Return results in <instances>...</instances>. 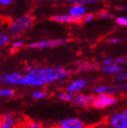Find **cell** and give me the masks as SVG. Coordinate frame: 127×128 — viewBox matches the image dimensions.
<instances>
[{
  "mask_svg": "<svg viewBox=\"0 0 127 128\" xmlns=\"http://www.w3.org/2000/svg\"><path fill=\"white\" fill-rule=\"evenodd\" d=\"M69 72L61 67H33L26 71L19 82L23 86H44L53 82L66 78Z\"/></svg>",
  "mask_w": 127,
  "mask_h": 128,
  "instance_id": "obj_1",
  "label": "cell"
},
{
  "mask_svg": "<svg viewBox=\"0 0 127 128\" xmlns=\"http://www.w3.org/2000/svg\"><path fill=\"white\" fill-rule=\"evenodd\" d=\"M34 23V18L30 15H24L14 20L11 25L9 26L10 34L14 36L23 34L24 32L27 31L32 26Z\"/></svg>",
  "mask_w": 127,
  "mask_h": 128,
  "instance_id": "obj_2",
  "label": "cell"
},
{
  "mask_svg": "<svg viewBox=\"0 0 127 128\" xmlns=\"http://www.w3.org/2000/svg\"><path fill=\"white\" fill-rule=\"evenodd\" d=\"M107 124L110 128H127V108L112 114L107 119Z\"/></svg>",
  "mask_w": 127,
  "mask_h": 128,
  "instance_id": "obj_3",
  "label": "cell"
},
{
  "mask_svg": "<svg viewBox=\"0 0 127 128\" xmlns=\"http://www.w3.org/2000/svg\"><path fill=\"white\" fill-rule=\"evenodd\" d=\"M68 42L67 39L59 38V39H51V40H42L38 42H34L28 46L32 49H43V48H51V47H57L66 44Z\"/></svg>",
  "mask_w": 127,
  "mask_h": 128,
  "instance_id": "obj_4",
  "label": "cell"
},
{
  "mask_svg": "<svg viewBox=\"0 0 127 128\" xmlns=\"http://www.w3.org/2000/svg\"><path fill=\"white\" fill-rule=\"evenodd\" d=\"M117 103V99L111 94H97L94 97L93 106L96 109H104L105 107L114 106Z\"/></svg>",
  "mask_w": 127,
  "mask_h": 128,
  "instance_id": "obj_5",
  "label": "cell"
},
{
  "mask_svg": "<svg viewBox=\"0 0 127 128\" xmlns=\"http://www.w3.org/2000/svg\"><path fill=\"white\" fill-rule=\"evenodd\" d=\"M94 97L89 94H76L74 96L73 103L74 106L79 107H92L94 104Z\"/></svg>",
  "mask_w": 127,
  "mask_h": 128,
  "instance_id": "obj_6",
  "label": "cell"
},
{
  "mask_svg": "<svg viewBox=\"0 0 127 128\" xmlns=\"http://www.w3.org/2000/svg\"><path fill=\"white\" fill-rule=\"evenodd\" d=\"M22 77L23 74L18 72L8 73L0 76V83L5 84H11V86H19V82Z\"/></svg>",
  "mask_w": 127,
  "mask_h": 128,
  "instance_id": "obj_7",
  "label": "cell"
},
{
  "mask_svg": "<svg viewBox=\"0 0 127 128\" xmlns=\"http://www.w3.org/2000/svg\"><path fill=\"white\" fill-rule=\"evenodd\" d=\"M60 128H86V124L83 121L76 117L64 118L59 124Z\"/></svg>",
  "mask_w": 127,
  "mask_h": 128,
  "instance_id": "obj_8",
  "label": "cell"
},
{
  "mask_svg": "<svg viewBox=\"0 0 127 128\" xmlns=\"http://www.w3.org/2000/svg\"><path fill=\"white\" fill-rule=\"evenodd\" d=\"M87 84L86 79H76L74 81L71 82L67 86V92H70L72 94L77 93V92L83 90Z\"/></svg>",
  "mask_w": 127,
  "mask_h": 128,
  "instance_id": "obj_9",
  "label": "cell"
},
{
  "mask_svg": "<svg viewBox=\"0 0 127 128\" xmlns=\"http://www.w3.org/2000/svg\"><path fill=\"white\" fill-rule=\"evenodd\" d=\"M94 93L96 94H111L114 96L118 93L116 86H98L94 88Z\"/></svg>",
  "mask_w": 127,
  "mask_h": 128,
  "instance_id": "obj_10",
  "label": "cell"
},
{
  "mask_svg": "<svg viewBox=\"0 0 127 128\" xmlns=\"http://www.w3.org/2000/svg\"><path fill=\"white\" fill-rule=\"evenodd\" d=\"M16 126V121L14 116L6 114L4 116H0V128H15Z\"/></svg>",
  "mask_w": 127,
  "mask_h": 128,
  "instance_id": "obj_11",
  "label": "cell"
},
{
  "mask_svg": "<svg viewBox=\"0 0 127 128\" xmlns=\"http://www.w3.org/2000/svg\"><path fill=\"white\" fill-rule=\"evenodd\" d=\"M86 9L84 8V6H77L74 5L71 6V8L69 9V15L72 16L73 17L78 19L79 21H81V19L86 16Z\"/></svg>",
  "mask_w": 127,
  "mask_h": 128,
  "instance_id": "obj_12",
  "label": "cell"
},
{
  "mask_svg": "<svg viewBox=\"0 0 127 128\" xmlns=\"http://www.w3.org/2000/svg\"><path fill=\"white\" fill-rule=\"evenodd\" d=\"M53 21L62 24H71V23H79L78 19H76L69 14H64V15H57L53 17Z\"/></svg>",
  "mask_w": 127,
  "mask_h": 128,
  "instance_id": "obj_13",
  "label": "cell"
},
{
  "mask_svg": "<svg viewBox=\"0 0 127 128\" xmlns=\"http://www.w3.org/2000/svg\"><path fill=\"white\" fill-rule=\"evenodd\" d=\"M102 70H103L104 73L105 74H117L121 72L124 71V67L119 66V64H116L115 63L112 64H109V66H103L102 67Z\"/></svg>",
  "mask_w": 127,
  "mask_h": 128,
  "instance_id": "obj_14",
  "label": "cell"
},
{
  "mask_svg": "<svg viewBox=\"0 0 127 128\" xmlns=\"http://www.w3.org/2000/svg\"><path fill=\"white\" fill-rule=\"evenodd\" d=\"M96 68V64H93V63H89V62H82L79 63L77 69L80 71H90V70H94Z\"/></svg>",
  "mask_w": 127,
  "mask_h": 128,
  "instance_id": "obj_15",
  "label": "cell"
},
{
  "mask_svg": "<svg viewBox=\"0 0 127 128\" xmlns=\"http://www.w3.org/2000/svg\"><path fill=\"white\" fill-rule=\"evenodd\" d=\"M96 2V0H69V3L72 6L77 5V6H87V5H92Z\"/></svg>",
  "mask_w": 127,
  "mask_h": 128,
  "instance_id": "obj_16",
  "label": "cell"
},
{
  "mask_svg": "<svg viewBox=\"0 0 127 128\" xmlns=\"http://www.w3.org/2000/svg\"><path fill=\"white\" fill-rule=\"evenodd\" d=\"M15 94V91L12 88H0V97L8 98Z\"/></svg>",
  "mask_w": 127,
  "mask_h": 128,
  "instance_id": "obj_17",
  "label": "cell"
},
{
  "mask_svg": "<svg viewBox=\"0 0 127 128\" xmlns=\"http://www.w3.org/2000/svg\"><path fill=\"white\" fill-rule=\"evenodd\" d=\"M74 96V94L70 93V92H62V93L59 94V98L61 99L62 101L64 102L73 101Z\"/></svg>",
  "mask_w": 127,
  "mask_h": 128,
  "instance_id": "obj_18",
  "label": "cell"
},
{
  "mask_svg": "<svg viewBox=\"0 0 127 128\" xmlns=\"http://www.w3.org/2000/svg\"><path fill=\"white\" fill-rule=\"evenodd\" d=\"M10 36L6 33H0V48L4 47L9 43Z\"/></svg>",
  "mask_w": 127,
  "mask_h": 128,
  "instance_id": "obj_19",
  "label": "cell"
},
{
  "mask_svg": "<svg viewBox=\"0 0 127 128\" xmlns=\"http://www.w3.org/2000/svg\"><path fill=\"white\" fill-rule=\"evenodd\" d=\"M47 96L46 92L44 91H34L32 93V97L36 100H42Z\"/></svg>",
  "mask_w": 127,
  "mask_h": 128,
  "instance_id": "obj_20",
  "label": "cell"
},
{
  "mask_svg": "<svg viewBox=\"0 0 127 128\" xmlns=\"http://www.w3.org/2000/svg\"><path fill=\"white\" fill-rule=\"evenodd\" d=\"M24 42L23 41V40H16V41H14L12 44V46H11V50H12V52H16L17 51V50L21 49L23 46H24Z\"/></svg>",
  "mask_w": 127,
  "mask_h": 128,
  "instance_id": "obj_21",
  "label": "cell"
},
{
  "mask_svg": "<svg viewBox=\"0 0 127 128\" xmlns=\"http://www.w3.org/2000/svg\"><path fill=\"white\" fill-rule=\"evenodd\" d=\"M115 81L117 82H121V83H124L127 82V72H121L119 74H115Z\"/></svg>",
  "mask_w": 127,
  "mask_h": 128,
  "instance_id": "obj_22",
  "label": "cell"
},
{
  "mask_svg": "<svg viewBox=\"0 0 127 128\" xmlns=\"http://www.w3.org/2000/svg\"><path fill=\"white\" fill-rule=\"evenodd\" d=\"M21 128H43L40 124L36 122H33V121H28L26 123H24Z\"/></svg>",
  "mask_w": 127,
  "mask_h": 128,
  "instance_id": "obj_23",
  "label": "cell"
},
{
  "mask_svg": "<svg viewBox=\"0 0 127 128\" xmlns=\"http://www.w3.org/2000/svg\"><path fill=\"white\" fill-rule=\"evenodd\" d=\"M97 17L101 18V19H107V18H111V15L110 13H108L107 11H101V12L98 13Z\"/></svg>",
  "mask_w": 127,
  "mask_h": 128,
  "instance_id": "obj_24",
  "label": "cell"
},
{
  "mask_svg": "<svg viewBox=\"0 0 127 128\" xmlns=\"http://www.w3.org/2000/svg\"><path fill=\"white\" fill-rule=\"evenodd\" d=\"M116 22L119 26H127V20H126V17H124V16H120L118 17L117 19H116Z\"/></svg>",
  "mask_w": 127,
  "mask_h": 128,
  "instance_id": "obj_25",
  "label": "cell"
},
{
  "mask_svg": "<svg viewBox=\"0 0 127 128\" xmlns=\"http://www.w3.org/2000/svg\"><path fill=\"white\" fill-rule=\"evenodd\" d=\"M118 92H124L126 93L127 92V82H124V83H122V84H118L116 86Z\"/></svg>",
  "mask_w": 127,
  "mask_h": 128,
  "instance_id": "obj_26",
  "label": "cell"
},
{
  "mask_svg": "<svg viewBox=\"0 0 127 128\" xmlns=\"http://www.w3.org/2000/svg\"><path fill=\"white\" fill-rule=\"evenodd\" d=\"M114 63L116 64H119V66H124V64H127V60L125 58H124V57H118V58H116L114 60Z\"/></svg>",
  "mask_w": 127,
  "mask_h": 128,
  "instance_id": "obj_27",
  "label": "cell"
},
{
  "mask_svg": "<svg viewBox=\"0 0 127 128\" xmlns=\"http://www.w3.org/2000/svg\"><path fill=\"white\" fill-rule=\"evenodd\" d=\"M94 16L93 15H91V14H87V15H86L84 16V22H86V23H90L92 22L94 20Z\"/></svg>",
  "mask_w": 127,
  "mask_h": 128,
  "instance_id": "obj_28",
  "label": "cell"
},
{
  "mask_svg": "<svg viewBox=\"0 0 127 128\" xmlns=\"http://www.w3.org/2000/svg\"><path fill=\"white\" fill-rule=\"evenodd\" d=\"M109 43L112 44H118L122 43V40L119 39V38H116V37H111L109 39Z\"/></svg>",
  "mask_w": 127,
  "mask_h": 128,
  "instance_id": "obj_29",
  "label": "cell"
},
{
  "mask_svg": "<svg viewBox=\"0 0 127 128\" xmlns=\"http://www.w3.org/2000/svg\"><path fill=\"white\" fill-rule=\"evenodd\" d=\"M114 63V60L112 58H105L103 61V66H109V64H112Z\"/></svg>",
  "mask_w": 127,
  "mask_h": 128,
  "instance_id": "obj_30",
  "label": "cell"
},
{
  "mask_svg": "<svg viewBox=\"0 0 127 128\" xmlns=\"http://www.w3.org/2000/svg\"><path fill=\"white\" fill-rule=\"evenodd\" d=\"M12 1L13 0H0V5L3 6H9Z\"/></svg>",
  "mask_w": 127,
  "mask_h": 128,
  "instance_id": "obj_31",
  "label": "cell"
},
{
  "mask_svg": "<svg viewBox=\"0 0 127 128\" xmlns=\"http://www.w3.org/2000/svg\"><path fill=\"white\" fill-rule=\"evenodd\" d=\"M120 9L122 10V11H124V10H126V6H120Z\"/></svg>",
  "mask_w": 127,
  "mask_h": 128,
  "instance_id": "obj_32",
  "label": "cell"
},
{
  "mask_svg": "<svg viewBox=\"0 0 127 128\" xmlns=\"http://www.w3.org/2000/svg\"><path fill=\"white\" fill-rule=\"evenodd\" d=\"M46 1H52V2H59V1H64V0H46Z\"/></svg>",
  "mask_w": 127,
  "mask_h": 128,
  "instance_id": "obj_33",
  "label": "cell"
},
{
  "mask_svg": "<svg viewBox=\"0 0 127 128\" xmlns=\"http://www.w3.org/2000/svg\"><path fill=\"white\" fill-rule=\"evenodd\" d=\"M36 2H43V1H44V0H36Z\"/></svg>",
  "mask_w": 127,
  "mask_h": 128,
  "instance_id": "obj_34",
  "label": "cell"
},
{
  "mask_svg": "<svg viewBox=\"0 0 127 128\" xmlns=\"http://www.w3.org/2000/svg\"><path fill=\"white\" fill-rule=\"evenodd\" d=\"M54 128H60V127H59V126H58V127H54Z\"/></svg>",
  "mask_w": 127,
  "mask_h": 128,
  "instance_id": "obj_35",
  "label": "cell"
},
{
  "mask_svg": "<svg viewBox=\"0 0 127 128\" xmlns=\"http://www.w3.org/2000/svg\"><path fill=\"white\" fill-rule=\"evenodd\" d=\"M126 20H127V17H126Z\"/></svg>",
  "mask_w": 127,
  "mask_h": 128,
  "instance_id": "obj_36",
  "label": "cell"
}]
</instances>
